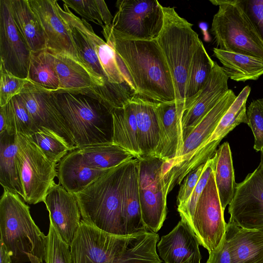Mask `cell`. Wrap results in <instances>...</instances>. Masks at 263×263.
I'll return each mask as SVG.
<instances>
[{"label": "cell", "mask_w": 263, "mask_h": 263, "mask_svg": "<svg viewBox=\"0 0 263 263\" xmlns=\"http://www.w3.org/2000/svg\"><path fill=\"white\" fill-rule=\"evenodd\" d=\"M159 235L151 231L115 235L81 220L70 246L71 263H162Z\"/></svg>", "instance_id": "obj_1"}, {"label": "cell", "mask_w": 263, "mask_h": 263, "mask_svg": "<svg viewBox=\"0 0 263 263\" xmlns=\"http://www.w3.org/2000/svg\"><path fill=\"white\" fill-rule=\"evenodd\" d=\"M102 31L123 63L136 94L157 102L176 100L172 76L156 41L126 40L115 36L109 26Z\"/></svg>", "instance_id": "obj_2"}, {"label": "cell", "mask_w": 263, "mask_h": 263, "mask_svg": "<svg viewBox=\"0 0 263 263\" xmlns=\"http://www.w3.org/2000/svg\"><path fill=\"white\" fill-rule=\"evenodd\" d=\"M51 95L77 148L112 142V109L103 101L76 90H51Z\"/></svg>", "instance_id": "obj_3"}, {"label": "cell", "mask_w": 263, "mask_h": 263, "mask_svg": "<svg viewBox=\"0 0 263 263\" xmlns=\"http://www.w3.org/2000/svg\"><path fill=\"white\" fill-rule=\"evenodd\" d=\"M0 234L12 263H43L47 236L32 218L19 195L4 190L0 200Z\"/></svg>", "instance_id": "obj_4"}, {"label": "cell", "mask_w": 263, "mask_h": 263, "mask_svg": "<svg viewBox=\"0 0 263 263\" xmlns=\"http://www.w3.org/2000/svg\"><path fill=\"white\" fill-rule=\"evenodd\" d=\"M128 161L108 170L84 190L76 194L82 220L115 235H126L122 217L121 185Z\"/></svg>", "instance_id": "obj_5"}, {"label": "cell", "mask_w": 263, "mask_h": 263, "mask_svg": "<svg viewBox=\"0 0 263 263\" xmlns=\"http://www.w3.org/2000/svg\"><path fill=\"white\" fill-rule=\"evenodd\" d=\"M162 9L164 23L156 41L172 76L176 101L185 103L190 66L202 42L193 24L180 16L174 7L163 6Z\"/></svg>", "instance_id": "obj_6"}, {"label": "cell", "mask_w": 263, "mask_h": 263, "mask_svg": "<svg viewBox=\"0 0 263 263\" xmlns=\"http://www.w3.org/2000/svg\"><path fill=\"white\" fill-rule=\"evenodd\" d=\"M218 6L211 31L217 48L263 59V36L245 1L210 0Z\"/></svg>", "instance_id": "obj_7"}, {"label": "cell", "mask_w": 263, "mask_h": 263, "mask_svg": "<svg viewBox=\"0 0 263 263\" xmlns=\"http://www.w3.org/2000/svg\"><path fill=\"white\" fill-rule=\"evenodd\" d=\"M236 97L229 89L184 140L182 149L176 158L167 164L163 162L162 175L167 194L175 186L180 184L190 172L213 157L203 148L204 144Z\"/></svg>", "instance_id": "obj_8"}, {"label": "cell", "mask_w": 263, "mask_h": 263, "mask_svg": "<svg viewBox=\"0 0 263 263\" xmlns=\"http://www.w3.org/2000/svg\"><path fill=\"white\" fill-rule=\"evenodd\" d=\"M16 162L25 202L35 204L44 202L57 177V164L45 156L29 136L15 135Z\"/></svg>", "instance_id": "obj_9"}, {"label": "cell", "mask_w": 263, "mask_h": 263, "mask_svg": "<svg viewBox=\"0 0 263 263\" xmlns=\"http://www.w3.org/2000/svg\"><path fill=\"white\" fill-rule=\"evenodd\" d=\"M111 26L112 33L126 40L152 41L164 23L162 6L156 0H118Z\"/></svg>", "instance_id": "obj_10"}, {"label": "cell", "mask_w": 263, "mask_h": 263, "mask_svg": "<svg viewBox=\"0 0 263 263\" xmlns=\"http://www.w3.org/2000/svg\"><path fill=\"white\" fill-rule=\"evenodd\" d=\"M139 160V195L141 216L147 230L157 233L167 214L166 191L162 176L164 161L157 157Z\"/></svg>", "instance_id": "obj_11"}, {"label": "cell", "mask_w": 263, "mask_h": 263, "mask_svg": "<svg viewBox=\"0 0 263 263\" xmlns=\"http://www.w3.org/2000/svg\"><path fill=\"white\" fill-rule=\"evenodd\" d=\"M214 171L198 200L189 225L197 236L200 245L205 248L209 253L221 241L226 235L227 226Z\"/></svg>", "instance_id": "obj_12"}, {"label": "cell", "mask_w": 263, "mask_h": 263, "mask_svg": "<svg viewBox=\"0 0 263 263\" xmlns=\"http://www.w3.org/2000/svg\"><path fill=\"white\" fill-rule=\"evenodd\" d=\"M229 221L248 230L263 229V165L237 183L229 204Z\"/></svg>", "instance_id": "obj_13"}, {"label": "cell", "mask_w": 263, "mask_h": 263, "mask_svg": "<svg viewBox=\"0 0 263 263\" xmlns=\"http://www.w3.org/2000/svg\"><path fill=\"white\" fill-rule=\"evenodd\" d=\"M18 95L37 129L45 130L54 135L71 151L77 149L73 138L53 102L51 90L28 80Z\"/></svg>", "instance_id": "obj_14"}, {"label": "cell", "mask_w": 263, "mask_h": 263, "mask_svg": "<svg viewBox=\"0 0 263 263\" xmlns=\"http://www.w3.org/2000/svg\"><path fill=\"white\" fill-rule=\"evenodd\" d=\"M0 55L8 71L27 79L31 51L14 22L9 0L0 1Z\"/></svg>", "instance_id": "obj_15"}, {"label": "cell", "mask_w": 263, "mask_h": 263, "mask_svg": "<svg viewBox=\"0 0 263 263\" xmlns=\"http://www.w3.org/2000/svg\"><path fill=\"white\" fill-rule=\"evenodd\" d=\"M28 1L44 31L47 49L68 55L85 66L78 55L70 28L59 12L57 1Z\"/></svg>", "instance_id": "obj_16"}, {"label": "cell", "mask_w": 263, "mask_h": 263, "mask_svg": "<svg viewBox=\"0 0 263 263\" xmlns=\"http://www.w3.org/2000/svg\"><path fill=\"white\" fill-rule=\"evenodd\" d=\"M228 79L222 67L215 62L204 87L185 102L182 121L183 140L227 93Z\"/></svg>", "instance_id": "obj_17"}, {"label": "cell", "mask_w": 263, "mask_h": 263, "mask_svg": "<svg viewBox=\"0 0 263 263\" xmlns=\"http://www.w3.org/2000/svg\"><path fill=\"white\" fill-rule=\"evenodd\" d=\"M51 223L66 243L70 246L81 222V214L76 194L55 183L44 201Z\"/></svg>", "instance_id": "obj_18"}, {"label": "cell", "mask_w": 263, "mask_h": 263, "mask_svg": "<svg viewBox=\"0 0 263 263\" xmlns=\"http://www.w3.org/2000/svg\"><path fill=\"white\" fill-rule=\"evenodd\" d=\"M160 129V143L156 157L167 164L174 160L183 144L182 117L185 103L179 101L156 102Z\"/></svg>", "instance_id": "obj_19"}, {"label": "cell", "mask_w": 263, "mask_h": 263, "mask_svg": "<svg viewBox=\"0 0 263 263\" xmlns=\"http://www.w3.org/2000/svg\"><path fill=\"white\" fill-rule=\"evenodd\" d=\"M199 245L190 226L181 220L168 234L161 237L157 247L165 263H201Z\"/></svg>", "instance_id": "obj_20"}, {"label": "cell", "mask_w": 263, "mask_h": 263, "mask_svg": "<svg viewBox=\"0 0 263 263\" xmlns=\"http://www.w3.org/2000/svg\"><path fill=\"white\" fill-rule=\"evenodd\" d=\"M58 9L62 16L70 21L87 35L96 51L109 82L116 84L126 83L136 93L134 84L121 68L113 48L95 33L86 20L75 15L66 5L63 4L62 9L58 4Z\"/></svg>", "instance_id": "obj_21"}, {"label": "cell", "mask_w": 263, "mask_h": 263, "mask_svg": "<svg viewBox=\"0 0 263 263\" xmlns=\"http://www.w3.org/2000/svg\"><path fill=\"white\" fill-rule=\"evenodd\" d=\"M138 179L139 160L134 158L127 163L121 185L122 217L126 235L148 230L142 219Z\"/></svg>", "instance_id": "obj_22"}, {"label": "cell", "mask_w": 263, "mask_h": 263, "mask_svg": "<svg viewBox=\"0 0 263 263\" xmlns=\"http://www.w3.org/2000/svg\"><path fill=\"white\" fill-rule=\"evenodd\" d=\"M137 120L142 157H156L161 137L156 102L136 94L131 100Z\"/></svg>", "instance_id": "obj_23"}, {"label": "cell", "mask_w": 263, "mask_h": 263, "mask_svg": "<svg viewBox=\"0 0 263 263\" xmlns=\"http://www.w3.org/2000/svg\"><path fill=\"white\" fill-rule=\"evenodd\" d=\"M226 235L232 263H263V232L229 221Z\"/></svg>", "instance_id": "obj_24"}, {"label": "cell", "mask_w": 263, "mask_h": 263, "mask_svg": "<svg viewBox=\"0 0 263 263\" xmlns=\"http://www.w3.org/2000/svg\"><path fill=\"white\" fill-rule=\"evenodd\" d=\"M108 170L90 167L85 162L79 151L76 149L70 151L60 161L57 177L59 184L67 191L77 194L86 189Z\"/></svg>", "instance_id": "obj_25"}, {"label": "cell", "mask_w": 263, "mask_h": 263, "mask_svg": "<svg viewBox=\"0 0 263 263\" xmlns=\"http://www.w3.org/2000/svg\"><path fill=\"white\" fill-rule=\"evenodd\" d=\"M47 50L52 55L54 67L60 82L59 90H93L97 87L93 78L82 64L66 54Z\"/></svg>", "instance_id": "obj_26"}, {"label": "cell", "mask_w": 263, "mask_h": 263, "mask_svg": "<svg viewBox=\"0 0 263 263\" xmlns=\"http://www.w3.org/2000/svg\"><path fill=\"white\" fill-rule=\"evenodd\" d=\"M14 22L31 52L47 49L46 39L28 0H9Z\"/></svg>", "instance_id": "obj_27"}, {"label": "cell", "mask_w": 263, "mask_h": 263, "mask_svg": "<svg viewBox=\"0 0 263 263\" xmlns=\"http://www.w3.org/2000/svg\"><path fill=\"white\" fill-rule=\"evenodd\" d=\"M214 56L229 78L237 82L258 80L263 75V59L213 48Z\"/></svg>", "instance_id": "obj_28"}, {"label": "cell", "mask_w": 263, "mask_h": 263, "mask_svg": "<svg viewBox=\"0 0 263 263\" xmlns=\"http://www.w3.org/2000/svg\"><path fill=\"white\" fill-rule=\"evenodd\" d=\"M112 115V142L130 153L135 158H141L138 140L136 117L132 101H129L123 108L113 109Z\"/></svg>", "instance_id": "obj_29"}, {"label": "cell", "mask_w": 263, "mask_h": 263, "mask_svg": "<svg viewBox=\"0 0 263 263\" xmlns=\"http://www.w3.org/2000/svg\"><path fill=\"white\" fill-rule=\"evenodd\" d=\"M15 135L0 133V183L6 190L24 197L16 162Z\"/></svg>", "instance_id": "obj_30"}, {"label": "cell", "mask_w": 263, "mask_h": 263, "mask_svg": "<svg viewBox=\"0 0 263 263\" xmlns=\"http://www.w3.org/2000/svg\"><path fill=\"white\" fill-rule=\"evenodd\" d=\"M250 92L249 86L242 89L205 143L204 147H206L212 154H215L222 139L235 127L241 123L248 124L246 103Z\"/></svg>", "instance_id": "obj_31"}, {"label": "cell", "mask_w": 263, "mask_h": 263, "mask_svg": "<svg viewBox=\"0 0 263 263\" xmlns=\"http://www.w3.org/2000/svg\"><path fill=\"white\" fill-rule=\"evenodd\" d=\"M214 156L215 181L220 203L224 211L234 197L237 184L229 143L226 142L219 146Z\"/></svg>", "instance_id": "obj_32"}, {"label": "cell", "mask_w": 263, "mask_h": 263, "mask_svg": "<svg viewBox=\"0 0 263 263\" xmlns=\"http://www.w3.org/2000/svg\"><path fill=\"white\" fill-rule=\"evenodd\" d=\"M78 149L90 167L108 170L126 162L135 157L113 142L93 144Z\"/></svg>", "instance_id": "obj_33"}, {"label": "cell", "mask_w": 263, "mask_h": 263, "mask_svg": "<svg viewBox=\"0 0 263 263\" xmlns=\"http://www.w3.org/2000/svg\"><path fill=\"white\" fill-rule=\"evenodd\" d=\"M37 130L23 101L18 95L0 108V133L30 136Z\"/></svg>", "instance_id": "obj_34"}, {"label": "cell", "mask_w": 263, "mask_h": 263, "mask_svg": "<svg viewBox=\"0 0 263 263\" xmlns=\"http://www.w3.org/2000/svg\"><path fill=\"white\" fill-rule=\"evenodd\" d=\"M27 79L49 90L59 89L60 82L54 67L52 55L47 49L31 52Z\"/></svg>", "instance_id": "obj_35"}, {"label": "cell", "mask_w": 263, "mask_h": 263, "mask_svg": "<svg viewBox=\"0 0 263 263\" xmlns=\"http://www.w3.org/2000/svg\"><path fill=\"white\" fill-rule=\"evenodd\" d=\"M214 63L201 42L193 56L190 66L185 101L195 96L204 87L212 71Z\"/></svg>", "instance_id": "obj_36"}, {"label": "cell", "mask_w": 263, "mask_h": 263, "mask_svg": "<svg viewBox=\"0 0 263 263\" xmlns=\"http://www.w3.org/2000/svg\"><path fill=\"white\" fill-rule=\"evenodd\" d=\"M63 4L74 10L85 20L102 28L111 26L113 16L103 0H63Z\"/></svg>", "instance_id": "obj_37"}, {"label": "cell", "mask_w": 263, "mask_h": 263, "mask_svg": "<svg viewBox=\"0 0 263 263\" xmlns=\"http://www.w3.org/2000/svg\"><path fill=\"white\" fill-rule=\"evenodd\" d=\"M29 137L39 146L47 159L54 163L60 162L71 151L63 142L45 130L38 129Z\"/></svg>", "instance_id": "obj_38"}, {"label": "cell", "mask_w": 263, "mask_h": 263, "mask_svg": "<svg viewBox=\"0 0 263 263\" xmlns=\"http://www.w3.org/2000/svg\"><path fill=\"white\" fill-rule=\"evenodd\" d=\"M215 156L208 160L205 168L194 190L186 202L177 208L181 220L188 225L191 223L198 200L209 180L211 173L214 170Z\"/></svg>", "instance_id": "obj_39"}, {"label": "cell", "mask_w": 263, "mask_h": 263, "mask_svg": "<svg viewBox=\"0 0 263 263\" xmlns=\"http://www.w3.org/2000/svg\"><path fill=\"white\" fill-rule=\"evenodd\" d=\"M45 261L46 263H71L70 246L64 242L50 223Z\"/></svg>", "instance_id": "obj_40"}, {"label": "cell", "mask_w": 263, "mask_h": 263, "mask_svg": "<svg viewBox=\"0 0 263 263\" xmlns=\"http://www.w3.org/2000/svg\"><path fill=\"white\" fill-rule=\"evenodd\" d=\"M248 125L254 138V149L260 152L263 149V98L253 100L247 110Z\"/></svg>", "instance_id": "obj_41"}, {"label": "cell", "mask_w": 263, "mask_h": 263, "mask_svg": "<svg viewBox=\"0 0 263 263\" xmlns=\"http://www.w3.org/2000/svg\"><path fill=\"white\" fill-rule=\"evenodd\" d=\"M0 107L6 105L15 96L19 95L27 79L17 77L8 71L1 64Z\"/></svg>", "instance_id": "obj_42"}, {"label": "cell", "mask_w": 263, "mask_h": 263, "mask_svg": "<svg viewBox=\"0 0 263 263\" xmlns=\"http://www.w3.org/2000/svg\"><path fill=\"white\" fill-rule=\"evenodd\" d=\"M206 162L190 172L183 179L177 197V208L182 206L190 197L205 168Z\"/></svg>", "instance_id": "obj_43"}, {"label": "cell", "mask_w": 263, "mask_h": 263, "mask_svg": "<svg viewBox=\"0 0 263 263\" xmlns=\"http://www.w3.org/2000/svg\"><path fill=\"white\" fill-rule=\"evenodd\" d=\"M206 263H232L226 235L218 247L209 253V257Z\"/></svg>", "instance_id": "obj_44"}, {"label": "cell", "mask_w": 263, "mask_h": 263, "mask_svg": "<svg viewBox=\"0 0 263 263\" xmlns=\"http://www.w3.org/2000/svg\"><path fill=\"white\" fill-rule=\"evenodd\" d=\"M248 12L263 36V0L245 1Z\"/></svg>", "instance_id": "obj_45"}, {"label": "cell", "mask_w": 263, "mask_h": 263, "mask_svg": "<svg viewBox=\"0 0 263 263\" xmlns=\"http://www.w3.org/2000/svg\"><path fill=\"white\" fill-rule=\"evenodd\" d=\"M0 259L1 263H12L11 256L2 241L0 240Z\"/></svg>", "instance_id": "obj_46"}, {"label": "cell", "mask_w": 263, "mask_h": 263, "mask_svg": "<svg viewBox=\"0 0 263 263\" xmlns=\"http://www.w3.org/2000/svg\"><path fill=\"white\" fill-rule=\"evenodd\" d=\"M199 26L203 32L204 41L206 42L209 41L210 36L207 31V24L205 23L202 22L199 24Z\"/></svg>", "instance_id": "obj_47"}, {"label": "cell", "mask_w": 263, "mask_h": 263, "mask_svg": "<svg viewBox=\"0 0 263 263\" xmlns=\"http://www.w3.org/2000/svg\"><path fill=\"white\" fill-rule=\"evenodd\" d=\"M261 152V161L260 163L263 165V149L260 151Z\"/></svg>", "instance_id": "obj_48"}, {"label": "cell", "mask_w": 263, "mask_h": 263, "mask_svg": "<svg viewBox=\"0 0 263 263\" xmlns=\"http://www.w3.org/2000/svg\"><path fill=\"white\" fill-rule=\"evenodd\" d=\"M259 230L261 231L262 232H263V229Z\"/></svg>", "instance_id": "obj_49"}, {"label": "cell", "mask_w": 263, "mask_h": 263, "mask_svg": "<svg viewBox=\"0 0 263 263\" xmlns=\"http://www.w3.org/2000/svg\"><path fill=\"white\" fill-rule=\"evenodd\" d=\"M158 263H161V262H158Z\"/></svg>", "instance_id": "obj_50"}]
</instances>
